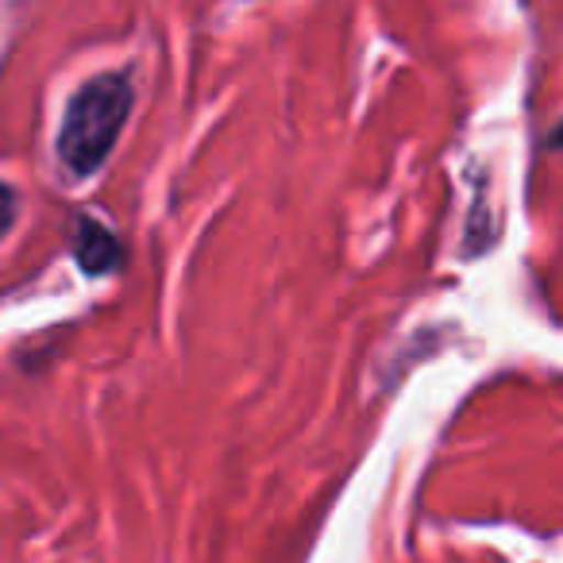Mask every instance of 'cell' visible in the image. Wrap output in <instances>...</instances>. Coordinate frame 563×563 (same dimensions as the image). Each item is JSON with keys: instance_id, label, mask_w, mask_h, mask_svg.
Masks as SVG:
<instances>
[{"instance_id": "cell-1", "label": "cell", "mask_w": 563, "mask_h": 563, "mask_svg": "<svg viewBox=\"0 0 563 563\" xmlns=\"http://www.w3.org/2000/svg\"><path fill=\"white\" fill-rule=\"evenodd\" d=\"M132 101V81L120 70L97 74L70 97L63 132H58V158H63L66 170L78 174V178L101 170L104 158L117 147L120 132H124Z\"/></svg>"}, {"instance_id": "cell-2", "label": "cell", "mask_w": 563, "mask_h": 563, "mask_svg": "<svg viewBox=\"0 0 563 563\" xmlns=\"http://www.w3.org/2000/svg\"><path fill=\"white\" fill-rule=\"evenodd\" d=\"M74 258H78V266L86 274L104 278V274H112L124 263V243H120V235L109 224H101L93 217H81L78 232H74Z\"/></svg>"}, {"instance_id": "cell-3", "label": "cell", "mask_w": 563, "mask_h": 563, "mask_svg": "<svg viewBox=\"0 0 563 563\" xmlns=\"http://www.w3.org/2000/svg\"><path fill=\"white\" fill-rule=\"evenodd\" d=\"M12 220H16V189L9 181H0V240L9 235Z\"/></svg>"}]
</instances>
